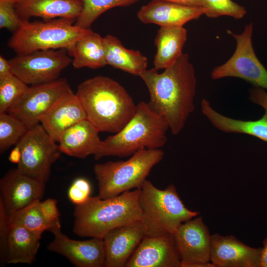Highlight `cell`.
<instances>
[{
	"instance_id": "cell-3",
	"label": "cell",
	"mask_w": 267,
	"mask_h": 267,
	"mask_svg": "<svg viewBox=\"0 0 267 267\" xmlns=\"http://www.w3.org/2000/svg\"><path fill=\"white\" fill-rule=\"evenodd\" d=\"M139 193L140 189H134L106 199L90 196L75 207L74 233L81 237L103 239L114 228L141 220Z\"/></svg>"
},
{
	"instance_id": "cell-8",
	"label": "cell",
	"mask_w": 267,
	"mask_h": 267,
	"mask_svg": "<svg viewBox=\"0 0 267 267\" xmlns=\"http://www.w3.org/2000/svg\"><path fill=\"white\" fill-rule=\"evenodd\" d=\"M227 32L235 40V50L226 62L212 70L211 78H238L254 87L267 90V70L256 55L252 44L253 23L247 24L240 34H236L230 30Z\"/></svg>"
},
{
	"instance_id": "cell-10",
	"label": "cell",
	"mask_w": 267,
	"mask_h": 267,
	"mask_svg": "<svg viewBox=\"0 0 267 267\" xmlns=\"http://www.w3.org/2000/svg\"><path fill=\"white\" fill-rule=\"evenodd\" d=\"M8 61L13 74L31 86L58 79L72 59L64 49H59L17 54Z\"/></svg>"
},
{
	"instance_id": "cell-15",
	"label": "cell",
	"mask_w": 267,
	"mask_h": 267,
	"mask_svg": "<svg viewBox=\"0 0 267 267\" xmlns=\"http://www.w3.org/2000/svg\"><path fill=\"white\" fill-rule=\"evenodd\" d=\"M173 234L145 235L125 267H180Z\"/></svg>"
},
{
	"instance_id": "cell-28",
	"label": "cell",
	"mask_w": 267,
	"mask_h": 267,
	"mask_svg": "<svg viewBox=\"0 0 267 267\" xmlns=\"http://www.w3.org/2000/svg\"><path fill=\"white\" fill-rule=\"evenodd\" d=\"M139 0H82L83 9L75 24L84 29L92 24L104 12L117 6H130Z\"/></svg>"
},
{
	"instance_id": "cell-5",
	"label": "cell",
	"mask_w": 267,
	"mask_h": 267,
	"mask_svg": "<svg viewBox=\"0 0 267 267\" xmlns=\"http://www.w3.org/2000/svg\"><path fill=\"white\" fill-rule=\"evenodd\" d=\"M139 203L147 236L173 234L181 223L199 214L185 207L173 184L160 189L146 179L140 189Z\"/></svg>"
},
{
	"instance_id": "cell-31",
	"label": "cell",
	"mask_w": 267,
	"mask_h": 267,
	"mask_svg": "<svg viewBox=\"0 0 267 267\" xmlns=\"http://www.w3.org/2000/svg\"><path fill=\"white\" fill-rule=\"evenodd\" d=\"M204 15L210 18L228 16L240 19L246 15L245 8L231 0H202Z\"/></svg>"
},
{
	"instance_id": "cell-4",
	"label": "cell",
	"mask_w": 267,
	"mask_h": 267,
	"mask_svg": "<svg viewBox=\"0 0 267 267\" xmlns=\"http://www.w3.org/2000/svg\"><path fill=\"white\" fill-rule=\"evenodd\" d=\"M168 130L165 118L152 109L148 103L140 102L126 125L101 141L94 159L109 156L127 157L142 149H160L167 143Z\"/></svg>"
},
{
	"instance_id": "cell-40",
	"label": "cell",
	"mask_w": 267,
	"mask_h": 267,
	"mask_svg": "<svg viewBox=\"0 0 267 267\" xmlns=\"http://www.w3.org/2000/svg\"><path fill=\"white\" fill-rule=\"evenodd\" d=\"M13 0L16 1V0Z\"/></svg>"
},
{
	"instance_id": "cell-16",
	"label": "cell",
	"mask_w": 267,
	"mask_h": 267,
	"mask_svg": "<svg viewBox=\"0 0 267 267\" xmlns=\"http://www.w3.org/2000/svg\"><path fill=\"white\" fill-rule=\"evenodd\" d=\"M262 247L253 248L233 235H212L211 262L216 267H261Z\"/></svg>"
},
{
	"instance_id": "cell-34",
	"label": "cell",
	"mask_w": 267,
	"mask_h": 267,
	"mask_svg": "<svg viewBox=\"0 0 267 267\" xmlns=\"http://www.w3.org/2000/svg\"><path fill=\"white\" fill-rule=\"evenodd\" d=\"M250 100L267 111V91L266 89L253 86L249 91Z\"/></svg>"
},
{
	"instance_id": "cell-1",
	"label": "cell",
	"mask_w": 267,
	"mask_h": 267,
	"mask_svg": "<svg viewBox=\"0 0 267 267\" xmlns=\"http://www.w3.org/2000/svg\"><path fill=\"white\" fill-rule=\"evenodd\" d=\"M139 77L148 89L149 106L165 118L173 135L179 134L195 109L197 81L188 55L182 53L161 73L153 68Z\"/></svg>"
},
{
	"instance_id": "cell-2",
	"label": "cell",
	"mask_w": 267,
	"mask_h": 267,
	"mask_svg": "<svg viewBox=\"0 0 267 267\" xmlns=\"http://www.w3.org/2000/svg\"><path fill=\"white\" fill-rule=\"evenodd\" d=\"M86 119L99 131L116 134L134 116L137 108L132 97L119 83L96 76L81 83L75 93Z\"/></svg>"
},
{
	"instance_id": "cell-12",
	"label": "cell",
	"mask_w": 267,
	"mask_h": 267,
	"mask_svg": "<svg viewBox=\"0 0 267 267\" xmlns=\"http://www.w3.org/2000/svg\"><path fill=\"white\" fill-rule=\"evenodd\" d=\"M45 183L17 168L6 173L0 180V200L8 216L33 201L41 199L44 194Z\"/></svg>"
},
{
	"instance_id": "cell-37",
	"label": "cell",
	"mask_w": 267,
	"mask_h": 267,
	"mask_svg": "<svg viewBox=\"0 0 267 267\" xmlns=\"http://www.w3.org/2000/svg\"><path fill=\"white\" fill-rule=\"evenodd\" d=\"M21 159L20 149L17 145L11 151L9 156V161L13 163L18 164Z\"/></svg>"
},
{
	"instance_id": "cell-17",
	"label": "cell",
	"mask_w": 267,
	"mask_h": 267,
	"mask_svg": "<svg viewBox=\"0 0 267 267\" xmlns=\"http://www.w3.org/2000/svg\"><path fill=\"white\" fill-rule=\"evenodd\" d=\"M141 220L114 228L103 238L105 267H125L145 236Z\"/></svg>"
},
{
	"instance_id": "cell-18",
	"label": "cell",
	"mask_w": 267,
	"mask_h": 267,
	"mask_svg": "<svg viewBox=\"0 0 267 267\" xmlns=\"http://www.w3.org/2000/svg\"><path fill=\"white\" fill-rule=\"evenodd\" d=\"M204 15L202 7L189 6L162 0H152L138 11V19L145 24L160 27L183 26Z\"/></svg>"
},
{
	"instance_id": "cell-6",
	"label": "cell",
	"mask_w": 267,
	"mask_h": 267,
	"mask_svg": "<svg viewBox=\"0 0 267 267\" xmlns=\"http://www.w3.org/2000/svg\"><path fill=\"white\" fill-rule=\"evenodd\" d=\"M161 149H140L126 161H108L94 165L98 196L106 199L133 189H140L152 169L163 159Z\"/></svg>"
},
{
	"instance_id": "cell-21",
	"label": "cell",
	"mask_w": 267,
	"mask_h": 267,
	"mask_svg": "<svg viewBox=\"0 0 267 267\" xmlns=\"http://www.w3.org/2000/svg\"><path fill=\"white\" fill-rule=\"evenodd\" d=\"M41 238L19 224L9 223L7 235L0 246L2 261L6 264H32L39 250Z\"/></svg>"
},
{
	"instance_id": "cell-32",
	"label": "cell",
	"mask_w": 267,
	"mask_h": 267,
	"mask_svg": "<svg viewBox=\"0 0 267 267\" xmlns=\"http://www.w3.org/2000/svg\"><path fill=\"white\" fill-rule=\"evenodd\" d=\"M13 0H0V28L15 32L23 21L18 14Z\"/></svg>"
},
{
	"instance_id": "cell-36",
	"label": "cell",
	"mask_w": 267,
	"mask_h": 267,
	"mask_svg": "<svg viewBox=\"0 0 267 267\" xmlns=\"http://www.w3.org/2000/svg\"><path fill=\"white\" fill-rule=\"evenodd\" d=\"M189 6L202 7V0H162Z\"/></svg>"
},
{
	"instance_id": "cell-25",
	"label": "cell",
	"mask_w": 267,
	"mask_h": 267,
	"mask_svg": "<svg viewBox=\"0 0 267 267\" xmlns=\"http://www.w3.org/2000/svg\"><path fill=\"white\" fill-rule=\"evenodd\" d=\"M187 35V30L183 26L160 27L155 40L154 68L157 70L165 69L174 64L183 53Z\"/></svg>"
},
{
	"instance_id": "cell-23",
	"label": "cell",
	"mask_w": 267,
	"mask_h": 267,
	"mask_svg": "<svg viewBox=\"0 0 267 267\" xmlns=\"http://www.w3.org/2000/svg\"><path fill=\"white\" fill-rule=\"evenodd\" d=\"M99 131L88 120L81 121L66 130L58 142L61 153L78 158H85L98 152L101 141Z\"/></svg>"
},
{
	"instance_id": "cell-26",
	"label": "cell",
	"mask_w": 267,
	"mask_h": 267,
	"mask_svg": "<svg viewBox=\"0 0 267 267\" xmlns=\"http://www.w3.org/2000/svg\"><path fill=\"white\" fill-rule=\"evenodd\" d=\"M103 38L107 65L138 76L147 69V59L139 51L127 49L112 35Z\"/></svg>"
},
{
	"instance_id": "cell-30",
	"label": "cell",
	"mask_w": 267,
	"mask_h": 267,
	"mask_svg": "<svg viewBox=\"0 0 267 267\" xmlns=\"http://www.w3.org/2000/svg\"><path fill=\"white\" fill-rule=\"evenodd\" d=\"M28 128L20 120L8 113H0V153L16 145Z\"/></svg>"
},
{
	"instance_id": "cell-9",
	"label": "cell",
	"mask_w": 267,
	"mask_h": 267,
	"mask_svg": "<svg viewBox=\"0 0 267 267\" xmlns=\"http://www.w3.org/2000/svg\"><path fill=\"white\" fill-rule=\"evenodd\" d=\"M56 142L40 123L29 129L16 144L21 151L17 168L46 182L52 165L61 153Z\"/></svg>"
},
{
	"instance_id": "cell-22",
	"label": "cell",
	"mask_w": 267,
	"mask_h": 267,
	"mask_svg": "<svg viewBox=\"0 0 267 267\" xmlns=\"http://www.w3.org/2000/svg\"><path fill=\"white\" fill-rule=\"evenodd\" d=\"M14 6L22 20L39 17L44 20L62 18L76 21L83 4L82 0H16Z\"/></svg>"
},
{
	"instance_id": "cell-20",
	"label": "cell",
	"mask_w": 267,
	"mask_h": 267,
	"mask_svg": "<svg viewBox=\"0 0 267 267\" xmlns=\"http://www.w3.org/2000/svg\"><path fill=\"white\" fill-rule=\"evenodd\" d=\"M41 200L8 216V222L19 224L41 238L44 231L61 227L57 201L52 198Z\"/></svg>"
},
{
	"instance_id": "cell-7",
	"label": "cell",
	"mask_w": 267,
	"mask_h": 267,
	"mask_svg": "<svg viewBox=\"0 0 267 267\" xmlns=\"http://www.w3.org/2000/svg\"><path fill=\"white\" fill-rule=\"evenodd\" d=\"M74 21L62 18L44 21L23 20L9 39L8 45L17 54L40 50H67L92 31L73 24Z\"/></svg>"
},
{
	"instance_id": "cell-19",
	"label": "cell",
	"mask_w": 267,
	"mask_h": 267,
	"mask_svg": "<svg viewBox=\"0 0 267 267\" xmlns=\"http://www.w3.org/2000/svg\"><path fill=\"white\" fill-rule=\"evenodd\" d=\"M85 119L86 115L82 104L70 89L44 114L40 124L48 134L58 142L66 130Z\"/></svg>"
},
{
	"instance_id": "cell-38",
	"label": "cell",
	"mask_w": 267,
	"mask_h": 267,
	"mask_svg": "<svg viewBox=\"0 0 267 267\" xmlns=\"http://www.w3.org/2000/svg\"><path fill=\"white\" fill-rule=\"evenodd\" d=\"M261 267H267V236L263 241Z\"/></svg>"
},
{
	"instance_id": "cell-39",
	"label": "cell",
	"mask_w": 267,
	"mask_h": 267,
	"mask_svg": "<svg viewBox=\"0 0 267 267\" xmlns=\"http://www.w3.org/2000/svg\"><path fill=\"white\" fill-rule=\"evenodd\" d=\"M180 267H216L211 262L209 263H191L182 264Z\"/></svg>"
},
{
	"instance_id": "cell-13",
	"label": "cell",
	"mask_w": 267,
	"mask_h": 267,
	"mask_svg": "<svg viewBox=\"0 0 267 267\" xmlns=\"http://www.w3.org/2000/svg\"><path fill=\"white\" fill-rule=\"evenodd\" d=\"M180 264L211 262L212 235L201 217L181 223L173 233Z\"/></svg>"
},
{
	"instance_id": "cell-14",
	"label": "cell",
	"mask_w": 267,
	"mask_h": 267,
	"mask_svg": "<svg viewBox=\"0 0 267 267\" xmlns=\"http://www.w3.org/2000/svg\"><path fill=\"white\" fill-rule=\"evenodd\" d=\"M53 240L47 245L49 251L67 258L78 267H102L105 263L103 239L91 238L86 240H76L64 234L61 227L50 231Z\"/></svg>"
},
{
	"instance_id": "cell-33",
	"label": "cell",
	"mask_w": 267,
	"mask_h": 267,
	"mask_svg": "<svg viewBox=\"0 0 267 267\" xmlns=\"http://www.w3.org/2000/svg\"><path fill=\"white\" fill-rule=\"evenodd\" d=\"M91 186L86 178L76 179L69 188L68 196L70 200L75 205L85 202L90 197Z\"/></svg>"
},
{
	"instance_id": "cell-35",
	"label": "cell",
	"mask_w": 267,
	"mask_h": 267,
	"mask_svg": "<svg viewBox=\"0 0 267 267\" xmlns=\"http://www.w3.org/2000/svg\"><path fill=\"white\" fill-rule=\"evenodd\" d=\"M13 75L8 60L0 56V80Z\"/></svg>"
},
{
	"instance_id": "cell-24",
	"label": "cell",
	"mask_w": 267,
	"mask_h": 267,
	"mask_svg": "<svg viewBox=\"0 0 267 267\" xmlns=\"http://www.w3.org/2000/svg\"><path fill=\"white\" fill-rule=\"evenodd\" d=\"M203 115L218 130L226 133L250 135L267 142V111L259 119L245 121L233 119L224 116L211 106L205 98L201 101Z\"/></svg>"
},
{
	"instance_id": "cell-11",
	"label": "cell",
	"mask_w": 267,
	"mask_h": 267,
	"mask_svg": "<svg viewBox=\"0 0 267 267\" xmlns=\"http://www.w3.org/2000/svg\"><path fill=\"white\" fill-rule=\"evenodd\" d=\"M70 89L65 78L31 85L21 101L8 113L20 120L30 129L40 124L44 114Z\"/></svg>"
},
{
	"instance_id": "cell-27",
	"label": "cell",
	"mask_w": 267,
	"mask_h": 267,
	"mask_svg": "<svg viewBox=\"0 0 267 267\" xmlns=\"http://www.w3.org/2000/svg\"><path fill=\"white\" fill-rule=\"evenodd\" d=\"M75 68L97 69L107 65L104 38L92 31L67 49Z\"/></svg>"
},
{
	"instance_id": "cell-29",
	"label": "cell",
	"mask_w": 267,
	"mask_h": 267,
	"mask_svg": "<svg viewBox=\"0 0 267 267\" xmlns=\"http://www.w3.org/2000/svg\"><path fill=\"white\" fill-rule=\"evenodd\" d=\"M29 86L15 75L0 80V113L8 112L26 95Z\"/></svg>"
}]
</instances>
